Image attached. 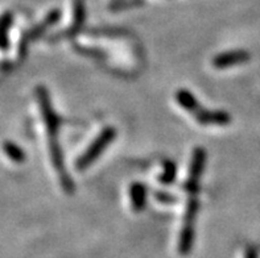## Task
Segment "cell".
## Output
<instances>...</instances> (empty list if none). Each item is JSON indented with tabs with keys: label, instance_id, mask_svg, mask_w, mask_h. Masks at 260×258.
Segmentation results:
<instances>
[{
	"label": "cell",
	"instance_id": "15",
	"mask_svg": "<svg viewBox=\"0 0 260 258\" xmlns=\"http://www.w3.org/2000/svg\"><path fill=\"white\" fill-rule=\"evenodd\" d=\"M156 198H157L160 202L165 203V204H173L176 202V198L173 196L168 195V194H162V193H157L156 194Z\"/></svg>",
	"mask_w": 260,
	"mask_h": 258
},
{
	"label": "cell",
	"instance_id": "14",
	"mask_svg": "<svg viewBox=\"0 0 260 258\" xmlns=\"http://www.w3.org/2000/svg\"><path fill=\"white\" fill-rule=\"evenodd\" d=\"M144 3V0H114L109 4V8L111 11H124L142 7Z\"/></svg>",
	"mask_w": 260,
	"mask_h": 258
},
{
	"label": "cell",
	"instance_id": "7",
	"mask_svg": "<svg viewBox=\"0 0 260 258\" xmlns=\"http://www.w3.org/2000/svg\"><path fill=\"white\" fill-rule=\"evenodd\" d=\"M194 120L201 125H228L231 123V116L224 111H209L200 108L194 115Z\"/></svg>",
	"mask_w": 260,
	"mask_h": 258
},
{
	"label": "cell",
	"instance_id": "5",
	"mask_svg": "<svg viewBox=\"0 0 260 258\" xmlns=\"http://www.w3.org/2000/svg\"><path fill=\"white\" fill-rule=\"evenodd\" d=\"M59 19H61V10H52L45 17H44L41 23L37 24L36 26H33L32 29L28 30L25 36H24V39L21 40V44H20V56H25L26 46H28L29 41L40 39V37L43 36L44 33L49 29V28H52Z\"/></svg>",
	"mask_w": 260,
	"mask_h": 258
},
{
	"label": "cell",
	"instance_id": "4",
	"mask_svg": "<svg viewBox=\"0 0 260 258\" xmlns=\"http://www.w3.org/2000/svg\"><path fill=\"white\" fill-rule=\"evenodd\" d=\"M205 164H206V152L204 148H194L191 154V162L189 167V175L184 189L189 195H197L200 191V180H201L202 173H204Z\"/></svg>",
	"mask_w": 260,
	"mask_h": 258
},
{
	"label": "cell",
	"instance_id": "11",
	"mask_svg": "<svg viewBox=\"0 0 260 258\" xmlns=\"http://www.w3.org/2000/svg\"><path fill=\"white\" fill-rule=\"evenodd\" d=\"M2 149H3V153L10 158L11 162H13V164L20 165L25 161L26 156L24 151L13 141H4L3 145H2Z\"/></svg>",
	"mask_w": 260,
	"mask_h": 258
},
{
	"label": "cell",
	"instance_id": "6",
	"mask_svg": "<svg viewBox=\"0 0 260 258\" xmlns=\"http://www.w3.org/2000/svg\"><path fill=\"white\" fill-rule=\"evenodd\" d=\"M251 59V54L246 50L238 49V50H230V52H223L221 54H218L213 58V66L214 69L223 70L228 67H233L235 65H241V63L247 62Z\"/></svg>",
	"mask_w": 260,
	"mask_h": 258
},
{
	"label": "cell",
	"instance_id": "2",
	"mask_svg": "<svg viewBox=\"0 0 260 258\" xmlns=\"http://www.w3.org/2000/svg\"><path fill=\"white\" fill-rule=\"evenodd\" d=\"M36 98L37 101H39L40 111H41L44 124L46 127V132L50 136V140H53L58 134L59 127L62 124V120H61V118L54 111L52 100H50L49 91L44 86H37L36 87Z\"/></svg>",
	"mask_w": 260,
	"mask_h": 258
},
{
	"label": "cell",
	"instance_id": "9",
	"mask_svg": "<svg viewBox=\"0 0 260 258\" xmlns=\"http://www.w3.org/2000/svg\"><path fill=\"white\" fill-rule=\"evenodd\" d=\"M13 24L12 12L7 11L0 16V50H8L10 48V29Z\"/></svg>",
	"mask_w": 260,
	"mask_h": 258
},
{
	"label": "cell",
	"instance_id": "8",
	"mask_svg": "<svg viewBox=\"0 0 260 258\" xmlns=\"http://www.w3.org/2000/svg\"><path fill=\"white\" fill-rule=\"evenodd\" d=\"M129 199H131V206L135 212L143 211L147 204V187L139 182L132 183L129 186Z\"/></svg>",
	"mask_w": 260,
	"mask_h": 258
},
{
	"label": "cell",
	"instance_id": "3",
	"mask_svg": "<svg viewBox=\"0 0 260 258\" xmlns=\"http://www.w3.org/2000/svg\"><path fill=\"white\" fill-rule=\"evenodd\" d=\"M116 137V129L114 127H107L102 131V133L99 134L98 137L94 140L91 145L86 149L85 153L77 160L76 167L78 170H85L86 167L96 160V158L103 153L106 148L111 144L112 141L115 140Z\"/></svg>",
	"mask_w": 260,
	"mask_h": 258
},
{
	"label": "cell",
	"instance_id": "1",
	"mask_svg": "<svg viewBox=\"0 0 260 258\" xmlns=\"http://www.w3.org/2000/svg\"><path fill=\"white\" fill-rule=\"evenodd\" d=\"M198 209H200V200L197 195H189L188 204L185 208L184 226H182L181 233H180V240H178V250L182 254L190 250L193 245V239H194V223L197 219Z\"/></svg>",
	"mask_w": 260,
	"mask_h": 258
},
{
	"label": "cell",
	"instance_id": "13",
	"mask_svg": "<svg viewBox=\"0 0 260 258\" xmlns=\"http://www.w3.org/2000/svg\"><path fill=\"white\" fill-rule=\"evenodd\" d=\"M176 175H177V166L173 161L167 160L162 164V173L158 176V180L161 185H172L175 182Z\"/></svg>",
	"mask_w": 260,
	"mask_h": 258
},
{
	"label": "cell",
	"instance_id": "10",
	"mask_svg": "<svg viewBox=\"0 0 260 258\" xmlns=\"http://www.w3.org/2000/svg\"><path fill=\"white\" fill-rule=\"evenodd\" d=\"M176 100H177L178 104L184 108L185 111H188L191 115H194L201 108V104L198 103L194 95L188 91V90H184V88L176 92Z\"/></svg>",
	"mask_w": 260,
	"mask_h": 258
},
{
	"label": "cell",
	"instance_id": "12",
	"mask_svg": "<svg viewBox=\"0 0 260 258\" xmlns=\"http://www.w3.org/2000/svg\"><path fill=\"white\" fill-rule=\"evenodd\" d=\"M85 0H74V21L69 30H66L68 36H72L73 33L78 32L85 23Z\"/></svg>",
	"mask_w": 260,
	"mask_h": 258
}]
</instances>
